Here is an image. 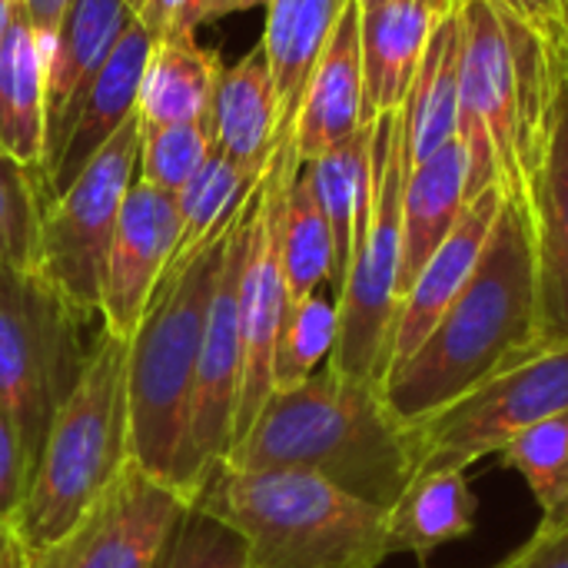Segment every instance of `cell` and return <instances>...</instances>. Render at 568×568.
Returning a JSON list of instances; mask_svg holds the SVG:
<instances>
[{
    "label": "cell",
    "mask_w": 568,
    "mask_h": 568,
    "mask_svg": "<svg viewBox=\"0 0 568 568\" xmlns=\"http://www.w3.org/2000/svg\"><path fill=\"white\" fill-rule=\"evenodd\" d=\"M223 463L310 473L389 509L416 476V443L413 426L393 413L383 383L326 363L306 383L276 389Z\"/></svg>",
    "instance_id": "obj_1"
},
{
    "label": "cell",
    "mask_w": 568,
    "mask_h": 568,
    "mask_svg": "<svg viewBox=\"0 0 568 568\" xmlns=\"http://www.w3.org/2000/svg\"><path fill=\"white\" fill-rule=\"evenodd\" d=\"M566 73L536 30L489 0L463 3L456 136L473 163L469 196L503 186L506 200L532 216Z\"/></svg>",
    "instance_id": "obj_2"
},
{
    "label": "cell",
    "mask_w": 568,
    "mask_h": 568,
    "mask_svg": "<svg viewBox=\"0 0 568 568\" xmlns=\"http://www.w3.org/2000/svg\"><path fill=\"white\" fill-rule=\"evenodd\" d=\"M542 333L532 223L513 200L503 203L493 240L429 336L383 376V393L403 423L449 406L519 346Z\"/></svg>",
    "instance_id": "obj_3"
},
{
    "label": "cell",
    "mask_w": 568,
    "mask_h": 568,
    "mask_svg": "<svg viewBox=\"0 0 568 568\" xmlns=\"http://www.w3.org/2000/svg\"><path fill=\"white\" fill-rule=\"evenodd\" d=\"M193 506L220 516L256 568H379L393 556L389 509L310 473L220 463Z\"/></svg>",
    "instance_id": "obj_4"
},
{
    "label": "cell",
    "mask_w": 568,
    "mask_h": 568,
    "mask_svg": "<svg viewBox=\"0 0 568 568\" xmlns=\"http://www.w3.org/2000/svg\"><path fill=\"white\" fill-rule=\"evenodd\" d=\"M230 226L170 260L126 349L130 449L143 469L170 483L186 436L206 310L220 280Z\"/></svg>",
    "instance_id": "obj_5"
},
{
    "label": "cell",
    "mask_w": 568,
    "mask_h": 568,
    "mask_svg": "<svg viewBox=\"0 0 568 568\" xmlns=\"http://www.w3.org/2000/svg\"><path fill=\"white\" fill-rule=\"evenodd\" d=\"M126 349L130 339L103 329L57 409L13 519L23 556L63 536L133 459Z\"/></svg>",
    "instance_id": "obj_6"
},
{
    "label": "cell",
    "mask_w": 568,
    "mask_h": 568,
    "mask_svg": "<svg viewBox=\"0 0 568 568\" xmlns=\"http://www.w3.org/2000/svg\"><path fill=\"white\" fill-rule=\"evenodd\" d=\"M90 323L100 320L73 306L37 266H0V409L17 426L30 473L90 359Z\"/></svg>",
    "instance_id": "obj_7"
},
{
    "label": "cell",
    "mask_w": 568,
    "mask_h": 568,
    "mask_svg": "<svg viewBox=\"0 0 568 568\" xmlns=\"http://www.w3.org/2000/svg\"><path fill=\"white\" fill-rule=\"evenodd\" d=\"M409 170L406 103L373 120V193L346 280L336 293L339 336L329 366L383 383L399 310L403 186Z\"/></svg>",
    "instance_id": "obj_8"
},
{
    "label": "cell",
    "mask_w": 568,
    "mask_h": 568,
    "mask_svg": "<svg viewBox=\"0 0 568 568\" xmlns=\"http://www.w3.org/2000/svg\"><path fill=\"white\" fill-rule=\"evenodd\" d=\"M568 413V336L539 333L449 406L413 423L416 473L499 456L536 423Z\"/></svg>",
    "instance_id": "obj_9"
},
{
    "label": "cell",
    "mask_w": 568,
    "mask_h": 568,
    "mask_svg": "<svg viewBox=\"0 0 568 568\" xmlns=\"http://www.w3.org/2000/svg\"><path fill=\"white\" fill-rule=\"evenodd\" d=\"M140 163V116L133 113L87 170L43 206L37 270L83 313L100 320V286L110 240ZM103 323V320H100Z\"/></svg>",
    "instance_id": "obj_10"
},
{
    "label": "cell",
    "mask_w": 568,
    "mask_h": 568,
    "mask_svg": "<svg viewBox=\"0 0 568 568\" xmlns=\"http://www.w3.org/2000/svg\"><path fill=\"white\" fill-rule=\"evenodd\" d=\"M260 186V183H256ZM253 196L236 213L226 253L220 266V280L206 310L203 346L190 396L186 436L176 463L173 486L193 503L210 473L226 459L233 446V419H236V396H240V373H243V329H240V283L250 243V220H253Z\"/></svg>",
    "instance_id": "obj_11"
},
{
    "label": "cell",
    "mask_w": 568,
    "mask_h": 568,
    "mask_svg": "<svg viewBox=\"0 0 568 568\" xmlns=\"http://www.w3.org/2000/svg\"><path fill=\"white\" fill-rule=\"evenodd\" d=\"M193 503L136 459L50 546L23 556V568H156Z\"/></svg>",
    "instance_id": "obj_12"
},
{
    "label": "cell",
    "mask_w": 568,
    "mask_h": 568,
    "mask_svg": "<svg viewBox=\"0 0 568 568\" xmlns=\"http://www.w3.org/2000/svg\"><path fill=\"white\" fill-rule=\"evenodd\" d=\"M153 43L156 40L146 33V27L133 20L110 50V57L103 60V67L83 87V93L70 103L57 130L47 136L40 166L43 206L57 200L87 170V163L116 136V130L136 113L140 80L153 53Z\"/></svg>",
    "instance_id": "obj_13"
},
{
    "label": "cell",
    "mask_w": 568,
    "mask_h": 568,
    "mask_svg": "<svg viewBox=\"0 0 568 568\" xmlns=\"http://www.w3.org/2000/svg\"><path fill=\"white\" fill-rule=\"evenodd\" d=\"M180 236L183 220L176 196L133 180L123 196L103 266L100 320L106 333L123 339L133 336L160 276L180 250Z\"/></svg>",
    "instance_id": "obj_14"
},
{
    "label": "cell",
    "mask_w": 568,
    "mask_h": 568,
    "mask_svg": "<svg viewBox=\"0 0 568 568\" xmlns=\"http://www.w3.org/2000/svg\"><path fill=\"white\" fill-rule=\"evenodd\" d=\"M503 203H506L503 186H486L483 193H476L466 203L453 233L439 243V250L413 276V283L406 286L399 310H396L389 366L399 363L403 356H409L429 336V329L439 323V316L449 310V303L466 290V283L473 280V273L493 240Z\"/></svg>",
    "instance_id": "obj_15"
},
{
    "label": "cell",
    "mask_w": 568,
    "mask_h": 568,
    "mask_svg": "<svg viewBox=\"0 0 568 568\" xmlns=\"http://www.w3.org/2000/svg\"><path fill=\"white\" fill-rule=\"evenodd\" d=\"M366 126V83H363V40L359 0H349L300 103L293 120V146L303 163L346 143Z\"/></svg>",
    "instance_id": "obj_16"
},
{
    "label": "cell",
    "mask_w": 568,
    "mask_h": 568,
    "mask_svg": "<svg viewBox=\"0 0 568 568\" xmlns=\"http://www.w3.org/2000/svg\"><path fill=\"white\" fill-rule=\"evenodd\" d=\"M463 0H383L359 7L366 123L406 103L433 27Z\"/></svg>",
    "instance_id": "obj_17"
},
{
    "label": "cell",
    "mask_w": 568,
    "mask_h": 568,
    "mask_svg": "<svg viewBox=\"0 0 568 568\" xmlns=\"http://www.w3.org/2000/svg\"><path fill=\"white\" fill-rule=\"evenodd\" d=\"M473 163L456 136L433 156L409 163L403 186V270H399V300L423 263L439 250V243L459 223L469 196Z\"/></svg>",
    "instance_id": "obj_18"
},
{
    "label": "cell",
    "mask_w": 568,
    "mask_h": 568,
    "mask_svg": "<svg viewBox=\"0 0 568 568\" xmlns=\"http://www.w3.org/2000/svg\"><path fill=\"white\" fill-rule=\"evenodd\" d=\"M136 13L123 0H70L53 40L43 50V106L47 136L57 130L70 103L83 93L93 73L103 67L123 30ZM47 146V143H43Z\"/></svg>",
    "instance_id": "obj_19"
},
{
    "label": "cell",
    "mask_w": 568,
    "mask_h": 568,
    "mask_svg": "<svg viewBox=\"0 0 568 568\" xmlns=\"http://www.w3.org/2000/svg\"><path fill=\"white\" fill-rule=\"evenodd\" d=\"M529 223L536 246L542 333L568 336V73L559 87L552 140Z\"/></svg>",
    "instance_id": "obj_20"
},
{
    "label": "cell",
    "mask_w": 568,
    "mask_h": 568,
    "mask_svg": "<svg viewBox=\"0 0 568 568\" xmlns=\"http://www.w3.org/2000/svg\"><path fill=\"white\" fill-rule=\"evenodd\" d=\"M206 126L213 146L240 163L266 166L283 140L280 133V97L263 43L246 53L236 67L220 70Z\"/></svg>",
    "instance_id": "obj_21"
},
{
    "label": "cell",
    "mask_w": 568,
    "mask_h": 568,
    "mask_svg": "<svg viewBox=\"0 0 568 568\" xmlns=\"http://www.w3.org/2000/svg\"><path fill=\"white\" fill-rule=\"evenodd\" d=\"M476 526L479 496L473 493L466 469L416 473L389 506L393 556H413L419 568H429L439 549L469 539Z\"/></svg>",
    "instance_id": "obj_22"
},
{
    "label": "cell",
    "mask_w": 568,
    "mask_h": 568,
    "mask_svg": "<svg viewBox=\"0 0 568 568\" xmlns=\"http://www.w3.org/2000/svg\"><path fill=\"white\" fill-rule=\"evenodd\" d=\"M47 106H43V50L27 13L17 0L3 43H0V146L23 166H43Z\"/></svg>",
    "instance_id": "obj_23"
},
{
    "label": "cell",
    "mask_w": 568,
    "mask_h": 568,
    "mask_svg": "<svg viewBox=\"0 0 568 568\" xmlns=\"http://www.w3.org/2000/svg\"><path fill=\"white\" fill-rule=\"evenodd\" d=\"M349 0H270L263 50L280 97V133H293L306 83Z\"/></svg>",
    "instance_id": "obj_24"
},
{
    "label": "cell",
    "mask_w": 568,
    "mask_h": 568,
    "mask_svg": "<svg viewBox=\"0 0 568 568\" xmlns=\"http://www.w3.org/2000/svg\"><path fill=\"white\" fill-rule=\"evenodd\" d=\"M466 3V0H463ZM463 3L429 33L413 90L406 97V150L419 163L459 133V63H463Z\"/></svg>",
    "instance_id": "obj_25"
},
{
    "label": "cell",
    "mask_w": 568,
    "mask_h": 568,
    "mask_svg": "<svg viewBox=\"0 0 568 568\" xmlns=\"http://www.w3.org/2000/svg\"><path fill=\"white\" fill-rule=\"evenodd\" d=\"M303 173L313 186V196L320 210L326 213V223L333 230L336 246V280L333 296L339 293L359 230L369 213V193H373V123L359 126L346 143L326 150L323 156L303 163Z\"/></svg>",
    "instance_id": "obj_26"
},
{
    "label": "cell",
    "mask_w": 568,
    "mask_h": 568,
    "mask_svg": "<svg viewBox=\"0 0 568 568\" xmlns=\"http://www.w3.org/2000/svg\"><path fill=\"white\" fill-rule=\"evenodd\" d=\"M216 77H220V67L196 43V33L160 37L153 43V53L140 80V97H136L140 126L206 120Z\"/></svg>",
    "instance_id": "obj_27"
},
{
    "label": "cell",
    "mask_w": 568,
    "mask_h": 568,
    "mask_svg": "<svg viewBox=\"0 0 568 568\" xmlns=\"http://www.w3.org/2000/svg\"><path fill=\"white\" fill-rule=\"evenodd\" d=\"M283 280L290 306L333 286L336 280V246L333 230L326 223V213L320 210L313 186L303 173V163L296 176L290 180L286 203H283Z\"/></svg>",
    "instance_id": "obj_28"
},
{
    "label": "cell",
    "mask_w": 568,
    "mask_h": 568,
    "mask_svg": "<svg viewBox=\"0 0 568 568\" xmlns=\"http://www.w3.org/2000/svg\"><path fill=\"white\" fill-rule=\"evenodd\" d=\"M266 166L240 163L213 146V153L196 170V176L176 193V210L183 220V236H180L176 256H183V253L196 250L200 243H206L210 236L223 233L236 220V213L243 210V203L250 200L256 183L263 180Z\"/></svg>",
    "instance_id": "obj_29"
},
{
    "label": "cell",
    "mask_w": 568,
    "mask_h": 568,
    "mask_svg": "<svg viewBox=\"0 0 568 568\" xmlns=\"http://www.w3.org/2000/svg\"><path fill=\"white\" fill-rule=\"evenodd\" d=\"M339 336V306L336 296L320 290L286 310L276 356H273V393L306 383L313 373H320Z\"/></svg>",
    "instance_id": "obj_30"
},
{
    "label": "cell",
    "mask_w": 568,
    "mask_h": 568,
    "mask_svg": "<svg viewBox=\"0 0 568 568\" xmlns=\"http://www.w3.org/2000/svg\"><path fill=\"white\" fill-rule=\"evenodd\" d=\"M503 469L523 476L542 516L568 509V413L549 416L499 449Z\"/></svg>",
    "instance_id": "obj_31"
},
{
    "label": "cell",
    "mask_w": 568,
    "mask_h": 568,
    "mask_svg": "<svg viewBox=\"0 0 568 568\" xmlns=\"http://www.w3.org/2000/svg\"><path fill=\"white\" fill-rule=\"evenodd\" d=\"M213 153V136L206 120L170 123V126H140V163L136 180L176 196L196 170Z\"/></svg>",
    "instance_id": "obj_32"
},
{
    "label": "cell",
    "mask_w": 568,
    "mask_h": 568,
    "mask_svg": "<svg viewBox=\"0 0 568 568\" xmlns=\"http://www.w3.org/2000/svg\"><path fill=\"white\" fill-rule=\"evenodd\" d=\"M40 216V173L0 146V266H37Z\"/></svg>",
    "instance_id": "obj_33"
},
{
    "label": "cell",
    "mask_w": 568,
    "mask_h": 568,
    "mask_svg": "<svg viewBox=\"0 0 568 568\" xmlns=\"http://www.w3.org/2000/svg\"><path fill=\"white\" fill-rule=\"evenodd\" d=\"M156 568H256L246 542L213 513L190 506Z\"/></svg>",
    "instance_id": "obj_34"
},
{
    "label": "cell",
    "mask_w": 568,
    "mask_h": 568,
    "mask_svg": "<svg viewBox=\"0 0 568 568\" xmlns=\"http://www.w3.org/2000/svg\"><path fill=\"white\" fill-rule=\"evenodd\" d=\"M499 13L536 30L568 67V0H489Z\"/></svg>",
    "instance_id": "obj_35"
},
{
    "label": "cell",
    "mask_w": 568,
    "mask_h": 568,
    "mask_svg": "<svg viewBox=\"0 0 568 568\" xmlns=\"http://www.w3.org/2000/svg\"><path fill=\"white\" fill-rule=\"evenodd\" d=\"M489 568H568V509L562 516H542L519 549Z\"/></svg>",
    "instance_id": "obj_36"
},
{
    "label": "cell",
    "mask_w": 568,
    "mask_h": 568,
    "mask_svg": "<svg viewBox=\"0 0 568 568\" xmlns=\"http://www.w3.org/2000/svg\"><path fill=\"white\" fill-rule=\"evenodd\" d=\"M27 483H30V463H27L23 443L10 416L0 409V519L10 526L23 506Z\"/></svg>",
    "instance_id": "obj_37"
},
{
    "label": "cell",
    "mask_w": 568,
    "mask_h": 568,
    "mask_svg": "<svg viewBox=\"0 0 568 568\" xmlns=\"http://www.w3.org/2000/svg\"><path fill=\"white\" fill-rule=\"evenodd\" d=\"M190 0H143L136 20L146 27V33L153 40L166 37V33H186L183 30V13H186Z\"/></svg>",
    "instance_id": "obj_38"
},
{
    "label": "cell",
    "mask_w": 568,
    "mask_h": 568,
    "mask_svg": "<svg viewBox=\"0 0 568 568\" xmlns=\"http://www.w3.org/2000/svg\"><path fill=\"white\" fill-rule=\"evenodd\" d=\"M270 0H190L186 13H183V30L186 33H196V27L203 20H220L226 13H236V10H253V7H266Z\"/></svg>",
    "instance_id": "obj_39"
},
{
    "label": "cell",
    "mask_w": 568,
    "mask_h": 568,
    "mask_svg": "<svg viewBox=\"0 0 568 568\" xmlns=\"http://www.w3.org/2000/svg\"><path fill=\"white\" fill-rule=\"evenodd\" d=\"M23 3H27V13L33 20L40 50H47V43L53 40V33L60 27V17H63V10H67L70 0H23Z\"/></svg>",
    "instance_id": "obj_40"
},
{
    "label": "cell",
    "mask_w": 568,
    "mask_h": 568,
    "mask_svg": "<svg viewBox=\"0 0 568 568\" xmlns=\"http://www.w3.org/2000/svg\"><path fill=\"white\" fill-rule=\"evenodd\" d=\"M0 568H23V546L10 523L0 519Z\"/></svg>",
    "instance_id": "obj_41"
},
{
    "label": "cell",
    "mask_w": 568,
    "mask_h": 568,
    "mask_svg": "<svg viewBox=\"0 0 568 568\" xmlns=\"http://www.w3.org/2000/svg\"><path fill=\"white\" fill-rule=\"evenodd\" d=\"M13 3H17V0H0V43H3V33H7V23H10V13H13Z\"/></svg>",
    "instance_id": "obj_42"
},
{
    "label": "cell",
    "mask_w": 568,
    "mask_h": 568,
    "mask_svg": "<svg viewBox=\"0 0 568 568\" xmlns=\"http://www.w3.org/2000/svg\"><path fill=\"white\" fill-rule=\"evenodd\" d=\"M123 3H126V7H130L133 13H140V7H143V0H123Z\"/></svg>",
    "instance_id": "obj_43"
},
{
    "label": "cell",
    "mask_w": 568,
    "mask_h": 568,
    "mask_svg": "<svg viewBox=\"0 0 568 568\" xmlns=\"http://www.w3.org/2000/svg\"><path fill=\"white\" fill-rule=\"evenodd\" d=\"M373 3H383V0H359V7H373Z\"/></svg>",
    "instance_id": "obj_44"
}]
</instances>
